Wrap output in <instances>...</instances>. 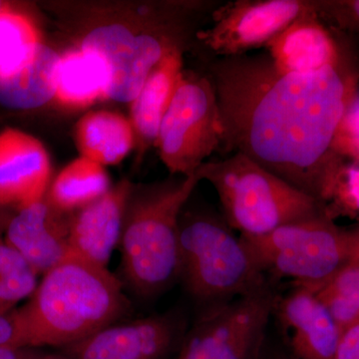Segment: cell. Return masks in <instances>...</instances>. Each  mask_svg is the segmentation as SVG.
Masks as SVG:
<instances>
[{
    "instance_id": "3",
    "label": "cell",
    "mask_w": 359,
    "mask_h": 359,
    "mask_svg": "<svg viewBox=\"0 0 359 359\" xmlns=\"http://www.w3.org/2000/svg\"><path fill=\"white\" fill-rule=\"evenodd\" d=\"M201 181L196 172L144 188L134 187L119 244V278L136 297L152 299L179 280L180 219Z\"/></svg>"
},
{
    "instance_id": "19",
    "label": "cell",
    "mask_w": 359,
    "mask_h": 359,
    "mask_svg": "<svg viewBox=\"0 0 359 359\" xmlns=\"http://www.w3.org/2000/svg\"><path fill=\"white\" fill-rule=\"evenodd\" d=\"M75 142L82 157L105 167L120 164L131 152L136 138L128 118L99 110L87 113L78 121Z\"/></svg>"
},
{
    "instance_id": "24",
    "label": "cell",
    "mask_w": 359,
    "mask_h": 359,
    "mask_svg": "<svg viewBox=\"0 0 359 359\" xmlns=\"http://www.w3.org/2000/svg\"><path fill=\"white\" fill-rule=\"evenodd\" d=\"M316 294L342 334L359 325V266H346Z\"/></svg>"
},
{
    "instance_id": "6",
    "label": "cell",
    "mask_w": 359,
    "mask_h": 359,
    "mask_svg": "<svg viewBox=\"0 0 359 359\" xmlns=\"http://www.w3.org/2000/svg\"><path fill=\"white\" fill-rule=\"evenodd\" d=\"M266 273L318 292L348 264L351 231L337 228L328 212L245 237Z\"/></svg>"
},
{
    "instance_id": "28",
    "label": "cell",
    "mask_w": 359,
    "mask_h": 359,
    "mask_svg": "<svg viewBox=\"0 0 359 359\" xmlns=\"http://www.w3.org/2000/svg\"><path fill=\"white\" fill-rule=\"evenodd\" d=\"M14 340L15 327L11 311L8 313H0V346L14 347Z\"/></svg>"
},
{
    "instance_id": "7",
    "label": "cell",
    "mask_w": 359,
    "mask_h": 359,
    "mask_svg": "<svg viewBox=\"0 0 359 359\" xmlns=\"http://www.w3.org/2000/svg\"><path fill=\"white\" fill-rule=\"evenodd\" d=\"M224 126L211 78L184 71L161 124L157 146L170 173L189 176L223 145Z\"/></svg>"
},
{
    "instance_id": "1",
    "label": "cell",
    "mask_w": 359,
    "mask_h": 359,
    "mask_svg": "<svg viewBox=\"0 0 359 359\" xmlns=\"http://www.w3.org/2000/svg\"><path fill=\"white\" fill-rule=\"evenodd\" d=\"M211 80L224 126L223 147L241 153L325 204L341 158L335 134L358 97L340 61L316 72L283 73L266 56L224 57Z\"/></svg>"
},
{
    "instance_id": "10",
    "label": "cell",
    "mask_w": 359,
    "mask_h": 359,
    "mask_svg": "<svg viewBox=\"0 0 359 359\" xmlns=\"http://www.w3.org/2000/svg\"><path fill=\"white\" fill-rule=\"evenodd\" d=\"M311 13H318L316 1L238 0L222 7L199 39L216 55L235 57L266 46L294 21Z\"/></svg>"
},
{
    "instance_id": "18",
    "label": "cell",
    "mask_w": 359,
    "mask_h": 359,
    "mask_svg": "<svg viewBox=\"0 0 359 359\" xmlns=\"http://www.w3.org/2000/svg\"><path fill=\"white\" fill-rule=\"evenodd\" d=\"M60 58L51 47L37 45L20 65L0 74V105L32 110L55 98Z\"/></svg>"
},
{
    "instance_id": "11",
    "label": "cell",
    "mask_w": 359,
    "mask_h": 359,
    "mask_svg": "<svg viewBox=\"0 0 359 359\" xmlns=\"http://www.w3.org/2000/svg\"><path fill=\"white\" fill-rule=\"evenodd\" d=\"M187 332L178 309L129 321H117L86 339L60 348L71 359H168Z\"/></svg>"
},
{
    "instance_id": "22",
    "label": "cell",
    "mask_w": 359,
    "mask_h": 359,
    "mask_svg": "<svg viewBox=\"0 0 359 359\" xmlns=\"http://www.w3.org/2000/svg\"><path fill=\"white\" fill-rule=\"evenodd\" d=\"M40 42L39 29L9 4L0 11V74L25 60Z\"/></svg>"
},
{
    "instance_id": "29",
    "label": "cell",
    "mask_w": 359,
    "mask_h": 359,
    "mask_svg": "<svg viewBox=\"0 0 359 359\" xmlns=\"http://www.w3.org/2000/svg\"><path fill=\"white\" fill-rule=\"evenodd\" d=\"M20 359H71L63 353H52L39 347H21Z\"/></svg>"
},
{
    "instance_id": "27",
    "label": "cell",
    "mask_w": 359,
    "mask_h": 359,
    "mask_svg": "<svg viewBox=\"0 0 359 359\" xmlns=\"http://www.w3.org/2000/svg\"><path fill=\"white\" fill-rule=\"evenodd\" d=\"M332 359H359V325L344 332Z\"/></svg>"
},
{
    "instance_id": "5",
    "label": "cell",
    "mask_w": 359,
    "mask_h": 359,
    "mask_svg": "<svg viewBox=\"0 0 359 359\" xmlns=\"http://www.w3.org/2000/svg\"><path fill=\"white\" fill-rule=\"evenodd\" d=\"M197 173L214 187L226 224L240 236L266 235L283 224L327 212L323 203L241 153L205 162Z\"/></svg>"
},
{
    "instance_id": "32",
    "label": "cell",
    "mask_w": 359,
    "mask_h": 359,
    "mask_svg": "<svg viewBox=\"0 0 359 359\" xmlns=\"http://www.w3.org/2000/svg\"><path fill=\"white\" fill-rule=\"evenodd\" d=\"M263 359H297L292 353H287L285 351H275L273 353H269L268 355L264 351Z\"/></svg>"
},
{
    "instance_id": "23",
    "label": "cell",
    "mask_w": 359,
    "mask_h": 359,
    "mask_svg": "<svg viewBox=\"0 0 359 359\" xmlns=\"http://www.w3.org/2000/svg\"><path fill=\"white\" fill-rule=\"evenodd\" d=\"M39 275L0 236V313H8L29 299L36 290Z\"/></svg>"
},
{
    "instance_id": "26",
    "label": "cell",
    "mask_w": 359,
    "mask_h": 359,
    "mask_svg": "<svg viewBox=\"0 0 359 359\" xmlns=\"http://www.w3.org/2000/svg\"><path fill=\"white\" fill-rule=\"evenodd\" d=\"M320 18L330 20L344 29L359 33V0L316 1Z\"/></svg>"
},
{
    "instance_id": "12",
    "label": "cell",
    "mask_w": 359,
    "mask_h": 359,
    "mask_svg": "<svg viewBox=\"0 0 359 359\" xmlns=\"http://www.w3.org/2000/svg\"><path fill=\"white\" fill-rule=\"evenodd\" d=\"M70 217L54 208L45 196L13 215L4 241L37 275L43 276L69 256Z\"/></svg>"
},
{
    "instance_id": "31",
    "label": "cell",
    "mask_w": 359,
    "mask_h": 359,
    "mask_svg": "<svg viewBox=\"0 0 359 359\" xmlns=\"http://www.w3.org/2000/svg\"><path fill=\"white\" fill-rule=\"evenodd\" d=\"M20 348L0 346V359H20Z\"/></svg>"
},
{
    "instance_id": "13",
    "label": "cell",
    "mask_w": 359,
    "mask_h": 359,
    "mask_svg": "<svg viewBox=\"0 0 359 359\" xmlns=\"http://www.w3.org/2000/svg\"><path fill=\"white\" fill-rule=\"evenodd\" d=\"M51 162L43 144L18 129L0 133V208L20 210L44 199Z\"/></svg>"
},
{
    "instance_id": "20",
    "label": "cell",
    "mask_w": 359,
    "mask_h": 359,
    "mask_svg": "<svg viewBox=\"0 0 359 359\" xmlns=\"http://www.w3.org/2000/svg\"><path fill=\"white\" fill-rule=\"evenodd\" d=\"M107 76L102 61L80 47L61 56L55 99L68 109H83L97 100H106Z\"/></svg>"
},
{
    "instance_id": "14",
    "label": "cell",
    "mask_w": 359,
    "mask_h": 359,
    "mask_svg": "<svg viewBox=\"0 0 359 359\" xmlns=\"http://www.w3.org/2000/svg\"><path fill=\"white\" fill-rule=\"evenodd\" d=\"M134 186L124 179L86 207L71 214V256L108 269L119 247L125 214Z\"/></svg>"
},
{
    "instance_id": "4",
    "label": "cell",
    "mask_w": 359,
    "mask_h": 359,
    "mask_svg": "<svg viewBox=\"0 0 359 359\" xmlns=\"http://www.w3.org/2000/svg\"><path fill=\"white\" fill-rule=\"evenodd\" d=\"M180 278L189 294L210 306L264 289L266 271L244 238L217 217L182 214Z\"/></svg>"
},
{
    "instance_id": "2",
    "label": "cell",
    "mask_w": 359,
    "mask_h": 359,
    "mask_svg": "<svg viewBox=\"0 0 359 359\" xmlns=\"http://www.w3.org/2000/svg\"><path fill=\"white\" fill-rule=\"evenodd\" d=\"M130 309L119 278L69 255L44 273L21 308L11 311L14 347L62 348L121 320Z\"/></svg>"
},
{
    "instance_id": "30",
    "label": "cell",
    "mask_w": 359,
    "mask_h": 359,
    "mask_svg": "<svg viewBox=\"0 0 359 359\" xmlns=\"http://www.w3.org/2000/svg\"><path fill=\"white\" fill-rule=\"evenodd\" d=\"M347 266H359V229L351 231V257Z\"/></svg>"
},
{
    "instance_id": "33",
    "label": "cell",
    "mask_w": 359,
    "mask_h": 359,
    "mask_svg": "<svg viewBox=\"0 0 359 359\" xmlns=\"http://www.w3.org/2000/svg\"><path fill=\"white\" fill-rule=\"evenodd\" d=\"M7 4H6V2L0 1V11H1V9H4V7L7 6Z\"/></svg>"
},
{
    "instance_id": "16",
    "label": "cell",
    "mask_w": 359,
    "mask_h": 359,
    "mask_svg": "<svg viewBox=\"0 0 359 359\" xmlns=\"http://www.w3.org/2000/svg\"><path fill=\"white\" fill-rule=\"evenodd\" d=\"M266 47L273 65L283 73L316 72L341 61L337 42L318 13L294 21Z\"/></svg>"
},
{
    "instance_id": "9",
    "label": "cell",
    "mask_w": 359,
    "mask_h": 359,
    "mask_svg": "<svg viewBox=\"0 0 359 359\" xmlns=\"http://www.w3.org/2000/svg\"><path fill=\"white\" fill-rule=\"evenodd\" d=\"M176 46V39L165 33H134L125 25H106L92 29L80 47L102 61L106 100L131 103L158 63Z\"/></svg>"
},
{
    "instance_id": "17",
    "label": "cell",
    "mask_w": 359,
    "mask_h": 359,
    "mask_svg": "<svg viewBox=\"0 0 359 359\" xmlns=\"http://www.w3.org/2000/svg\"><path fill=\"white\" fill-rule=\"evenodd\" d=\"M180 46L168 52L149 75L138 95L131 102L132 123L136 144L142 151L156 145L161 124L183 74Z\"/></svg>"
},
{
    "instance_id": "21",
    "label": "cell",
    "mask_w": 359,
    "mask_h": 359,
    "mask_svg": "<svg viewBox=\"0 0 359 359\" xmlns=\"http://www.w3.org/2000/svg\"><path fill=\"white\" fill-rule=\"evenodd\" d=\"M110 189L105 167L80 156L56 176L47 191L46 199L59 211L73 214L102 197Z\"/></svg>"
},
{
    "instance_id": "15",
    "label": "cell",
    "mask_w": 359,
    "mask_h": 359,
    "mask_svg": "<svg viewBox=\"0 0 359 359\" xmlns=\"http://www.w3.org/2000/svg\"><path fill=\"white\" fill-rule=\"evenodd\" d=\"M275 313L297 359H332L342 332L327 306L304 287L276 302Z\"/></svg>"
},
{
    "instance_id": "25",
    "label": "cell",
    "mask_w": 359,
    "mask_h": 359,
    "mask_svg": "<svg viewBox=\"0 0 359 359\" xmlns=\"http://www.w3.org/2000/svg\"><path fill=\"white\" fill-rule=\"evenodd\" d=\"M351 212L359 211V164L342 161L335 175L332 198Z\"/></svg>"
},
{
    "instance_id": "8",
    "label": "cell",
    "mask_w": 359,
    "mask_h": 359,
    "mask_svg": "<svg viewBox=\"0 0 359 359\" xmlns=\"http://www.w3.org/2000/svg\"><path fill=\"white\" fill-rule=\"evenodd\" d=\"M278 297L271 285L210 306L187 330L174 359H263Z\"/></svg>"
}]
</instances>
